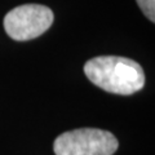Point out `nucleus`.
Returning <instances> with one entry per match:
<instances>
[{"mask_svg":"<svg viewBox=\"0 0 155 155\" xmlns=\"http://www.w3.org/2000/svg\"><path fill=\"white\" fill-rule=\"evenodd\" d=\"M52 9L41 4H23L11 9L4 17V28L17 41L31 40L43 35L53 25Z\"/></svg>","mask_w":155,"mask_h":155,"instance_id":"7ed1b4c3","label":"nucleus"},{"mask_svg":"<svg viewBox=\"0 0 155 155\" xmlns=\"http://www.w3.org/2000/svg\"><path fill=\"white\" fill-rule=\"evenodd\" d=\"M137 5L150 22H155V0H136Z\"/></svg>","mask_w":155,"mask_h":155,"instance_id":"20e7f679","label":"nucleus"},{"mask_svg":"<svg viewBox=\"0 0 155 155\" xmlns=\"http://www.w3.org/2000/svg\"><path fill=\"white\" fill-rule=\"evenodd\" d=\"M118 146V140L107 130L79 128L58 136L53 150L56 155H113Z\"/></svg>","mask_w":155,"mask_h":155,"instance_id":"f03ea898","label":"nucleus"},{"mask_svg":"<svg viewBox=\"0 0 155 155\" xmlns=\"http://www.w3.org/2000/svg\"><path fill=\"white\" fill-rule=\"evenodd\" d=\"M84 74L105 92L129 96L145 85V72L140 64L127 57L98 56L84 65Z\"/></svg>","mask_w":155,"mask_h":155,"instance_id":"f257e3e1","label":"nucleus"}]
</instances>
